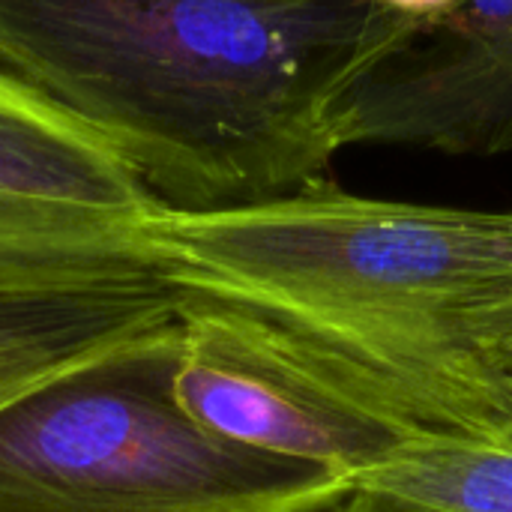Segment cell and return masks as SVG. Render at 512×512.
<instances>
[{"instance_id": "obj_1", "label": "cell", "mask_w": 512, "mask_h": 512, "mask_svg": "<svg viewBox=\"0 0 512 512\" xmlns=\"http://www.w3.org/2000/svg\"><path fill=\"white\" fill-rule=\"evenodd\" d=\"M423 27L381 0H0V72L204 213L321 183L354 87Z\"/></svg>"}, {"instance_id": "obj_2", "label": "cell", "mask_w": 512, "mask_h": 512, "mask_svg": "<svg viewBox=\"0 0 512 512\" xmlns=\"http://www.w3.org/2000/svg\"><path fill=\"white\" fill-rule=\"evenodd\" d=\"M174 282L246 309L426 435L512 429V213L315 183L258 204L159 207Z\"/></svg>"}, {"instance_id": "obj_3", "label": "cell", "mask_w": 512, "mask_h": 512, "mask_svg": "<svg viewBox=\"0 0 512 512\" xmlns=\"http://www.w3.org/2000/svg\"><path fill=\"white\" fill-rule=\"evenodd\" d=\"M180 318L0 405V512H315L351 477L204 429L174 393Z\"/></svg>"}, {"instance_id": "obj_4", "label": "cell", "mask_w": 512, "mask_h": 512, "mask_svg": "<svg viewBox=\"0 0 512 512\" xmlns=\"http://www.w3.org/2000/svg\"><path fill=\"white\" fill-rule=\"evenodd\" d=\"M174 393L213 435L351 480L426 435L387 414L246 309L183 288Z\"/></svg>"}, {"instance_id": "obj_5", "label": "cell", "mask_w": 512, "mask_h": 512, "mask_svg": "<svg viewBox=\"0 0 512 512\" xmlns=\"http://www.w3.org/2000/svg\"><path fill=\"white\" fill-rule=\"evenodd\" d=\"M348 144L512 150V0H462L384 57L348 99Z\"/></svg>"}, {"instance_id": "obj_6", "label": "cell", "mask_w": 512, "mask_h": 512, "mask_svg": "<svg viewBox=\"0 0 512 512\" xmlns=\"http://www.w3.org/2000/svg\"><path fill=\"white\" fill-rule=\"evenodd\" d=\"M183 288L147 246L0 252V405L177 318Z\"/></svg>"}, {"instance_id": "obj_7", "label": "cell", "mask_w": 512, "mask_h": 512, "mask_svg": "<svg viewBox=\"0 0 512 512\" xmlns=\"http://www.w3.org/2000/svg\"><path fill=\"white\" fill-rule=\"evenodd\" d=\"M159 207L96 132L0 72V252L147 246Z\"/></svg>"}, {"instance_id": "obj_8", "label": "cell", "mask_w": 512, "mask_h": 512, "mask_svg": "<svg viewBox=\"0 0 512 512\" xmlns=\"http://www.w3.org/2000/svg\"><path fill=\"white\" fill-rule=\"evenodd\" d=\"M351 486L414 512H512V429L417 441Z\"/></svg>"}, {"instance_id": "obj_9", "label": "cell", "mask_w": 512, "mask_h": 512, "mask_svg": "<svg viewBox=\"0 0 512 512\" xmlns=\"http://www.w3.org/2000/svg\"><path fill=\"white\" fill-rule=\"evenodd\" d=\"M315 512H414V510H408V507H402V504H396V501H390V498H384V495H378V492H369V489H357V486H351L345 495H339L336 501L324 504L321 510H315Z\"/></svg>"}, {"instance_id": "obj_10", "label": "cell", "mask_w": 512, "mask_h": 512, "mask_svg": "<svg viewBox=\"0 0 512 512\" xmlns=\"http://www.w3.org/2000/svg\"><path fill=\"white\" fill-rule=\"evenodd\" d=\"M381 3L408 15V18L426 21V24L444 21L453 12H459V6H462V0H381Z\"/></svg>"}]
</instances>
